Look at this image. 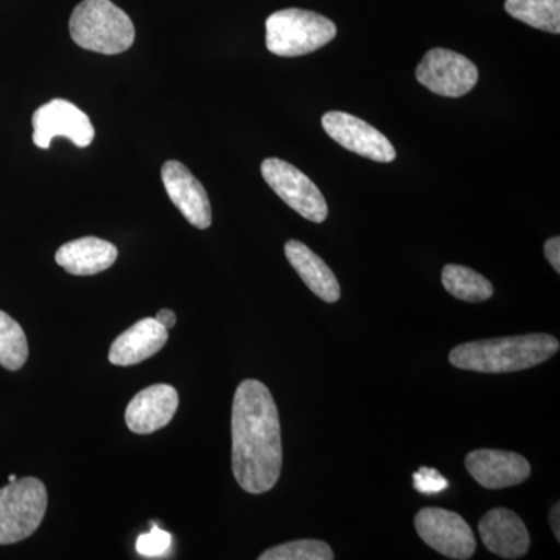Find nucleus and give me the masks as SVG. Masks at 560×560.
Returning <instances> with one entry per match:
<instances>
[{"mask_svg": "<svg viewBox=\"0 0 560 560\" xmlns=\"http://www.w3.org/2000/svg\"><path fill=\"white\" fill-rule=\"evenodd\" d=\"M560 504L556 503L555 506L551 508L550 511V526L552 529V534H555L556 539L560 540Z\"/></svg>", "mask_w": 560, "mask_h": 560, "instance_id": "26", "label": "nucleus"}, {"mask_svg": "<svg viewBox=\"0 0 560 560\" xmlns=\"http://www.w3.org/2000/svg\"><path fill=\"white\" fill-rule=\"evenodd\" d=\"M324 131L346 150L375 162H393L397 153L383 132L359 117L341 110H330L323 116Z\"/></svg>", "mask_w": 560, "mask_h": 560, "instance_id": "10", "label": "nucleus"}, {"mask_svg": "<svg viewBox=\"0 0 560 560\" xmlns=\"http://www.w3.org/2000/svg\"><path fill=\"white\" fill-rule=\"evenodd\" d=\"M16 480H18L16 475H10V477H9V481L10 482H13V481H16Z\"/></svg>", "mask_w": 560, "mask_h": 560, "instance_id": "27", "label": "nucleus"}, {"mask_svg": "<svg viewBox=\"0 0 560 560\" xmlns=\"http://www.w3.org/2000/svg\"><path fill=\"white\" fill-rule=\"evenodd\" d=\"M260 560H334V550L323 540L302 539L278 545L259 556Z\"/></svg>", "mask_w": 560, "mask_h": 560, "instance_id": "21", "label": "nucleus"}, {"mask_svg": "<svg viewBox=\"0 0 560 560\" xmlns=\"http://www.w3.org/2000/svg\"><path fill=\"white\" fill-rule=\"evenodd\" d=\"M161 175L168 198L183 213L184 219L198 230H208L212 224V208L208 191L200 180L178 161L165 162Z\"/></svg>", "mask_w": 560, "mask_h": 560, "instance_id": "11", "label": "nucleus"}, {"mask_svg": "<svg viewBox=\"0 0 560 560\" xmlns=\"http://www.w3.org/2000/svg\"><path fill=\"white\" fill-rule=\"evenodd\" d=\"M232 471L245 492H268L282 470L278 405L259 381L242 382L232 404Z\"/></svg>", "mask_w": 560, "mask_h": 560, "instance_id": "1", "label": "nucleus"}, {"mask_svg": "<svg viewBox=\"0 0 560 560\" xmlns=\"http://www.w3.org/2000/svg\"><path fill=\"white\" fill-rule=\"evenodd\" d=\"M33 143L47 150L51 140L62 136L80 149H86L95 138L90 117L68 101L55 98L33 114Z\"/></svg>", "mask_w": 560, "mask_h": 560, "instance_id": "9", "label": "nucleus"}, {"mask_svg": "<svg viewBox=\"0 0 560 560\" xmlns=\"http://www.w3.org/2000/svg\"><path fill=\"white\" fill-rule=\"evenodd\" d=\"M171 534L158 528V526H153L150 533L142 534L138 539V544H136V550L143 558H161V556L171 550Z\"/></svg>", "mask_w": 560, "mask_h": 560, "instance_id": "22", "label": "nucleus"}, {"mask_svg": "<svg viewBox=\"0 0 560 560\" xmlns=\"http://www.w3.org/2000/svg\"><path fill=\"white\" fill-rule=\"evenodd\" d=\"M504 9L530 27L560 33V0H506Z\"/></svg>", "mask_w": 560, "mask_h": 560, "instance_id": "19", "label": "nucleus"}, {"mask_svg": "<svg viewBox=\"0 0 560 560\" xmlns=\"http://www.w3.org/2000/svg\"><path fill=\"white\" fill-rule=\"evenodd\" d=\"M467 471L485 489H506L528 480L530 466L526 458L514 452L474 451L466 458Z\"/></svg>", "mask_w": 560, "mask_h": 560, "instance_id": "12", "label": "nucleus"}, {"mask_svg": "<svg viewBox=\"0 0 560 560\" xmlns=\"http://www.w3.org/2000/svg\"><path fill=\"white\" fill-rule=\"evenodd\" d=\"M69 31L81 49L103 55L124 54L136 38L131 18L110 0H83L70 16Z\"/></svg>", "mask_w": 560, "mask_h": 560, "instance_id": "3", "label": "nucleus"}, {"mask_svg": "<svg viewBox=\"0 0 560 560\" xmlns=\"http://www.w3.org/2000/svg\"><path fill=\"white\" fill-rule=\"evenodd\" d=\"M545 257L550 261L556 272H560V238L552 237L545 243Z\"/></svg>", "mask_w": 560, "mask_h": 560, "instance_id": "24", "label": "nucleus"}, {"mask_svg": "<svg viewBox=\"0 0 560 560\" xmlns=\"http://www.w3.org/2000/svg\"><path fill=\"white\" fill-rule=\"evenodd\" d=\"M559 340L548 334L493 338L456 346L448 360L458 370L482 374H506L529 370L559 352Z\"/></svg>", "mask_w": 560, "mask_h": 560, "instance_id": "2", "label": "nucleus"}, {"mask_svg": "<svg viewBox=\"0 0 560 560\" xmlns=\"http://www.w3.org/2000/svg\"><path fill=\"white\" fill-rule=\"evenodd\" d=\"M119 250L113 243L97 237L77 238L62 245L55 254V260L69 275L94 276L108 270L116 264Z\"/></svg>", "mask_w": 560, "mask_h": 560, "instance_id": "16", "label": "nucleus"}, {"mask_svg": "<svg viewBox=\"0 0 560 560\" xmlns=\"http://www.w3.org/2000/svg\"><path fill=\"white\" fill-rule=\"evenodd\" d=\"M261 176L283 202L305 220L323 223L329 215L326 198L318 186L289 162L270 158L261 162Z\"/></svg>", "mask_w": 560, "mask_h": 560, "instance_id": "6", "label": "nucleus"}, {"mask_svg": "<svg viewBox=\"0 0 560 560\" xmlns=\"http://www.w3.org/2000/svg\"><path fill=\"white\" fill-rule=\"evenodd\" d=\"M178 405V390L173 386L164 383L149 386L132 397L125 411V422L132 433H154L171 423Z\"/></svg>", "mask_w": 560, "mask_h": 560, "instance_id": "13", "label": "nucleus"}, {"mask_svg": "<svg viewBox=\"0 0 560 560\" xmlns=\"http://www.w3.org/2000/svg\"><path fill=\"white\" fill-rule=\"evenodd\" d=\"M265 25L268 50L283 58L313 54L337 36V25L334 22L308 10L276 11Z\"/></svg>", "mask_w": 560, "mask_h": 560, "instance_id": "4", "label": "nucleus"}, {"mask_svg": "<svg viewBox=\"0 0 560 560\" xmlns=\"http://www.w3.org/2000/svg\"><path fill=\"white\" fill-rule=\"evenodd\" d=\"M482 544L503 559H521L529 551V530L514 511L495 508L478 523Z\"/></svg>", "mask_w": 560, "mask_h": 560, "instance_id": "14", "label": "nucleus"}, {"mask_svg": "<svg viewBox=\"0 0 560 560\" xmlns=\"http://www.w3.org/2000/svg\"><path fill=\"white\" fill-rule=\"evenodd\" d=\"M47 489L38 478L27 477L0 488V545L31 537L46 515Z\"/></svg>", "mask_w": 560, "mask_h": 560, "instance_id": "5", "label": "nucleus"}, {"mask_svg": "<svg viewBox=\"0 0 560 560\" xmlns=\"http://www.w3.org/2000/svg\"><path fill=\"white\" fill-rule=\"evenodd\" d=\"M420 539L448 559L467 560L477 550V539L469 523L456 512L423 508L415 518Z\"/></svg>", "mask_w": 560, "mask_h": 560, "instance_id": "7", "label": "nucleus"}, {"mask_svg": "<svg viewBox=\"0 0 560 560\" xmlns=\"http://www.w3.org/2000/svg\"><path fill=\"white\" fill-rule=\"evenodd\" d=\"M176 319L178 318H176L175 312L168 311V308H162L156 315L158 323L162 324L167 330L175 327Z\"/></svg>", "mask_w": 560, "mask_h": 560, "instance_id": "25", "label": "nucleus"}, {"mask_svg": "<svg viewBox=\"0 0 560 560\" xmlns=\"http://www.w3.org/2000/svg\"><path fill=\"white\" fill-rule=\"evenodd\" d=\"M28 359V342L24 330L10 315L0 311V366L20 371Z\"/></svg>", "mask_w": 560, "mask_h": 560, "instance_id": "20", "label": "nucleus"}, {"mask_svg": "<svg viewBox=\"0 0 560 560\" xmlns=\"http://www.w3.org/2000/svg\"><path fill=\"white\" fill-rule=\"evenodd\" d=\"M415 489L420 493H438L448 488V482L434 469L422 467L415 474Z\"/></svg>", "mask_w": 560, "mask_h": 560, "instance_id": "23", "label": "nucleus"}, {"mask_svg": "<svg viewBox=\"0 0 560 560\" xmlns=\"http://www.w3.org/2000/svg\"><path fill=\"white\" fill-rule=\"evenodd\" d=\"M442 285L453 298L466 302H485L493 296V285L480 272L463 265H445Z\"/></svg>", "mask_w": 560, "mask_h": 560, "instance_id": "18", "label": "nucleus"}, {"mask_svg": "<svg viewBox=\"0 0 560 560\" xmlns=\"http://www.w3.org/2000/svg\"><path fill=\"white\" fill-rule=\"evenodd\" d=\"M285 256L291 267L304 280L308 287L324 302L334 304L341 298L340 283L337 276L330 270L318 254L313 253L307 245L298 241H289L285 243Z\"/></svg>", "mask_w": 560, "mask_h": 560, "instance_id": "17", "label": "nucleus"}, {"mask_svg": "<svg viewBox=\"0 0 560 560\" xmlns=\"http://www.w3.org/2000/svg\"><path fill=\"white\" fill-rule=\"evenodd\" d=\"M168 341V330L156 318H145L116 338L109 361L116 366H135L160 352Z\"/></svg>", "mask_w": 560, "mask_h": 560, "instance_id": "15", "label": "nucleus"}, {"mask_svg": "<svg viewBox=\"0 0 560 560\" xmlns=\"http://www.w3.org/2000/svg\"><path fill=\"white\" fill-rule=\"evenodd\" d=\"M477 66L456 51L431 49L419 62L416 79L427 90L442 97H463L478 83Z\"/></svg>", "mask_w": 560, "mask_h": 560, "instance_id": "8", "label": "nucleus"}]
</instances>
